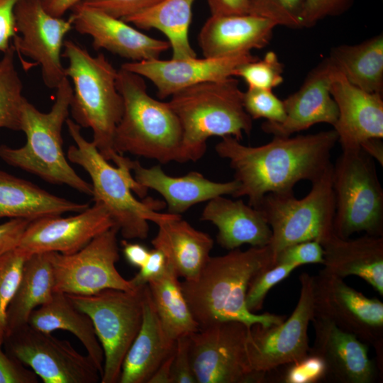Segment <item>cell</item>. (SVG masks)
Wrapping results in <instances>:
<instances>
[{"label": "cell", "mask_w": 383, "mask_h": 383, "mask_svg": "<svg viewBox=\"0 0 383 383\" xmlns=\"http://www.w3.org/2000/svg\"><path fill=\"white\" fill-rule=\"evenodd\" d=\"M338 143L332 129L294 137L273 136L262 145L248 146L233 136H225L215 146L227 159L239 187L233 197L246 196L255 208L268 193L294 191L300 181L311 182L332 164L331 155Z\"/></svg>", "instance_id": "obj_1"}, {"label": "cell", "mask_w": 383, "mask_h": 383, "mask_svg": "<svg viewBox=\"0 0 383 383\" xmlns=\"http://www.w3.org/2000/svg\"><path fill=\"white\" fill-rule=\"evenodd\" d=\"M273 267L269 245L235 248L210 257L199 277L181 282L183 294L199 328L223 321H240L248 329L255 323L268 326L282 323L285 316L252 313L246 307L250 282L260 272Z\"/></svg>", "instance_id": "obj_2"}, {"label": "cell", "mask_w": 383, "mask_h": 383, "mask_svg": "<svg viewBox=\"0 0 383 383\" xmlns=\"http://www.w3.org/2000/svg\"><path fill=\"white\" fill-rule=\"evenodd\" d=\"M62 56L68 60L65 74L72 79L70 112L81 128H89L99 153L116 167L132 168L133 160L116 152L113 138L123 112L116 86L118 70L103 53L92 56L77 43L66 40Z\"/></svg>", "instance_id": "obj_3"}, {"label": "cell", "mask_w": 383, "mask_h": 383, "mask_svg": "<svg viewBox=\"0 0 383 383\" xmlns=\"http://www.w3.org/2000/svg\"><path fill=\"white\" fill-rule=\"evenodd\" d=\"M243 91L234 77L209 81L183 89L168 101L182 128L177 162H196L213 136L249 135L252 119L243 106Z\"/></svg>", "instance_id": "obj_4"}, {"label": "cell", "mask_w": 383, "mask_h": 383, "mask_svg": "<svg viewBox=\"0 0 383 383\" xmlns=\"http://www.w3.org/2000/svg\"><path fill=\"white\" fill-rule=\"evenodd\" d=\"M66 124L75 143L68 148V160L81 166L89 174L93 201L104 204L123 238L145 239L149 233L148 221L157 225L180 215L157 212V209L165 206L162 201L150 198L138 200L132 192L143 198L148 189L135 179L131 170L112 166L92 141L84 138L77 123L67 118Z\"/></svg>", "instance_id": "obj_5"}, {"label": "cell", "mask_w": 383, "mask_h": 383, "mask_svg": "<svg viewBox=\"0 0 383 383\" xmlns=\"http://www.w3.org/2000/svg\"><path fill=\"white\" fill-rule=\"evenodd\" d=\"M72 91L65 77L57 87L55 102L47 113L40 111L26 99L22 106L21 131L26 136V143L18 148L0 145V159L45 182L65 184L92 196L91 184L72 169L62 149V129L70 114Z\"/></svg>", "instance_id": "obj_6"}, {"label": "cell", "mask_w": 383, "mask_h": 383, "mask_svg": "<svg viewBox=\"0 0 383 383\" xmlns=\"http://www.w3.org/2000/svg\"><path fill=\"white\" fill-rule=\"evenodd\" d=\"M116 86L123 98V112L114 134L116 152L161 164L177 162L182 128L169 103L152 98L143 77L121 67Z\"/></svg>", "instance_id": "obj_7"}, {"label": "cell", "mask_w": 383, "mask_h": 383, "mask_svg": "<svg viewBox=\"0 0 383 383\" xmlns=\"http://www.w3.org/2000/svg\"><path fill=\"white\" fill-rule=\"evenodd\" d=\"M333 163L311 182L309 192L297 199L294 191L265 194L255 207L271 228L268 245L273 266L286 247L307 240L321 243L334 233L335 200L332 188Z\"/></svg>", "instance_id": "obj_8"}, {"label": "cell", "mask_w": 383, "mask_h": 383, "mask_svg": "<svg viewBox=\"0 0 383 383\" xmlns=\"http://www.w3.org/2000/svg\"><path fill=\"white\" fill-rule=\"evenodd\" d=\"M332 188L336 235L383 236V189L372 157L360 148L342 150L333 164Z\"/></svg>", "instance_id": "obj_9"}, {"label": "cell", "mask_w": 383, "mask_h": 383, "mask_svg": "<svg viewBox=\"0 0 383 383\" xmlns=\"http://www.w3.org/2000/svg\"><path fill=\"white\" fill-rule=\"evenodd\" d=\"M145 285L131 291L107 289L91 295L66 294L94 325L104 357L101 383L119 382L124 357L142 324Z\"/></svg>", "instance_id": "obj_10"}, {"label": "cell", "mask_w": 383, "mask_h": 383, "mask_svg": "<svg viewBox=\"0 0 383 383\" xmlns=\"http://www.w3.org/2000/svg\"><path fill=\"white\" fill-rule=\"evenodd\" d=\"M248 328L240 321L218 322L189 337L196 383H262L267 373L250 368L246 354Z\"/></svg>", "instance_id": "obj_11"}, {"label": "cell", "mask_w": 383, "mask_h": 383, "mask_svg": "<svg viewBox=\"0 0 383 383\" xmlns=\"http://www.w3.org/2000/svg\"><path fill=\"white\" fill-rule=\"evenodd\" d=\"M118 232L113 226L72 254L47 252L52 268L55 292L91 295L107 289H135L131 279L122 277L116 267L119 260Z\"/></svg>", "instance_id": "obj_12"}, {"label": "cell", "mask_w": 383, "mask_h": 383, "mask_svg": "<svg viewBox=\"0 0 383 383\" xmlns=\"http://www.w3.org/2000/svg\"><path fill=\"white\" fill-rule=\"evenodd\" d=\"M300 294L291 316L268 326L253 324L248 331L246 354L251 370L267 373L296 362L310 350L308 328L314 315V276H299Z\"/></svg>", "instance_id": "obj_13"}, {"label": "cell", "mask_w": 383, "mask_h": 383, "mask_svg": "<svg viewBox=\"0 0 383 383\" xmlns=\"http://www.w3.org/2000/svg\"><path fill=\"white\" fill-rule=\"evenodd\" d=\"M6 353L27 365L44 383H96L101 374L91 358L72 344L28 323L5 337Z\"/></svg>", "instance_id": "obj_14"}, {"label": "cell", "mask_w": 383, "mask_h": 383, "mask_svg": "<svg viewBox=\"0 0 383 383\" xmlns=\"http://www.w3.org/2000/svg\"><path fill=\"white\" fill-rule=\"evenodd\" d=\"M315 313L354 334L376 350V365L383 363V303L368 298L348 285L343 278L324 269L314 276Z\"/></svg>", "instance_id": "obj_15"}, {"label": "cell", "mask_w": 383, "mask_h": 383, "mask_svg": "<svg viewBox=\"0 0 383 383\" xmlns=\"http://www.w3.org/2000/svg\"><path fill=\"white\" fill-rule=\"evenodd\" d=\"M16 53L40 67L45 85L57 89L66 77L61 61L64 38L73 28L70 19L55 17L43 6L42 0H19L14 9Z\"/></svg>", "instance_id": "obj_16"}, {"label": "cell", "mask_w": 383, "mask_h": 383, "mask_svg": "<svg viewBox=\"0 0 383 383\" xmlns=\"http://www.w3.org/2000/svg\"><path fill=\"white\" fill-rule=\"evenodd\" d=\"M115 225L99 201L69 217L52 216L31 221L17 248L27 255L57 252L74 253L93 238Z\"/></svg>", "instance_id": "obj_17"}, {"label": "cell", "mask_w": 383, "mask_h": 383, "mask_svg": "<svg viewBox=\"0 0 383 383\" xmlns=\"http://www.w3.org/2000/svg\"><path fill=\"white\" fill-rule=\"evenodd\" d=\"M257 58L251 52L224 57L158 58L128 62L121 67L149 79L155 86L158 97L165 99L197 84L234 77L240 65Z\"/></svg>", "instance_id": "obj_18"}, {"label": "cell", "mask_w": 383, "mask_h": 383, "mask_svg": "<svg viewBox=\"0 0 383 383\" xmlns=\"http://www.w3.org/2000/svg\"><path fill=\"white\" fill-rule=\"evenodd\" d=\"M336 69L328 57L306 75L299 89L283 100L286 112L281 123L265 121L262 130L273 136L289 137L318 123H335L338 111L330 87Z\"/></svg>", "instance_id": "obj_19"}, {"label": "cell", "mask_w": 383, "mask_h": 383, "mask_svg": "<svg viewBox=\"0 0 383 383\" xmlns=\"http://www.w3.org/2000/svg\"><path fill=\"white\" fill-rule=\"evenodd\" d=\"M311 322L315 338L309 353L323 360L324 380L338 383H371L375 380L377 367L370 358L367 344L315 311Z\"/></svg>", "instance_id": "obj_20"}, {"label": "cell", "mask_w": 383, "mask_h": 383, "mask_svg": "<svg viewBox=\"0 0 383 383\" xmlns=\"http://www.w3.org/2000/svg\"><path fill=\"white\" fill-rule=\"evenodd\" d=\"M69 19L73 28L92 39L94 50L104 49L115 55L139 62L158 59L170 48L168 41L150 37L122 19L77 4Z\"/></svg>", "instance_id": "obj_21"}, {"label": "cell", "mask_w": 383, "mask_h": 383, "mask_svg": "<svg viewBox=\"0 0 383 383\" xmlns=\"http://www.w3.org/2000/svg\"><path fill=\"white\" fill-rule=\"evenodd\" d=\"M338 111L333 130L342 150L360 148L371 138H383L382 94L350 84L337 70L330 87Z\"/></svg>", "instance_id": "obj_22"}, {"label": "cell", "mask_w": 383, "mask_h": 383, "mask_svg": "<svg viewBox=\"0 0 383 383\" xmlns=\"http://www.w3.org/2000/svg\"><path fill=\"white\" fill-rule=\"evenodd\" d=\"M277 25L256 15H211L198 35L205 57H224L267 46Z\"/></svg>", "instance_id": "obj_23"}, {"label": "cell", "mask_w": 383, "mask_h": 383, "mask_svg": "<svg viewBox=\"0 0 383 383\" xmlns=\"http://www.w3.org/2000/svg\"><path fill=\"white\" fill-rule=\"evenodd\" d=\"M132 171L135 179L141 186L152 189L163 196L169 213L173 214L184 213L195 204L218 196H233L239 187L235 179L216 182L198 172H190L182 177H171L160 165L145 167L138 160H133Z\"/></svg>", "instance_id": "obj_24"}, {"label": "cell", "mask_w": 383, "mask_h": 383, "mask_svg": "<svg viewBox=\"0 0 383 383\" xmlns=\"http://www.w3.org/2000/svg\"><path fill=\"white\" fill-rule=\"evenodd\" d=\"M321 244L325 270L343 279L357 276L383 296V236L344 239L333 233Z\"/></svg>", "instance_id": "obj_25"}, {"label": "cell", "mask_w": 383, "mask_h": 383, "mask_svg": "<svg viewBox=\"0 0 383 383\" xmlns=\"http://www.w3.org/2000/svg\"><path fill=\"white\" fill-rule=\"evenodd\" d=\"M201 219L217 227V243L226 250L245 244L264 247L270 243L271 228L260 211L241 199L216 196L207 201Z\"/></svg>", "instance_id": "obj_26"}, {"label": "cell", "mask_w": 383, "mask_h": 383, "mask_svg": "<svg viewBox=\"0 0 383 383\" xmlns=\"http://www.w3.org/2000/svg\"><path fill=\"white\" fill-rule=\"evenodd\" d=\"M176 340L163 330L145 285L140 328L128 349L121 367L119 383H148L159 366L175 349Z\"/></svg>", "instance_id": "obj_27"}, {"label": "cell", "mask_w": 383, "mask_h": 383, "mask_svg": "<svg viewBox=\"0 0 383 383\" xmlns=\"http://www.w3.org/2000/svg\"><path fill=\"white\" fill-rule=\"evenodd\" d=\"M157 226V233L151 240L153 248L164 253L179 277L196 279L211 257L212 238L193 228L181 215Z\"/></svg>", "instance_id": "obj_28"}, {"label": "cell", "mask_w": 383, "mask_h": 383, "mask_svg": "<svg viewBox=\"0 0 383 383\" xmlns=\"http://www.w3.org/2000/svg\"><path fill=\"white\" fill-rule=\"evenodd\" d=\"M89 206L55 196L38 185L0 170V218H40L79 213Z\"/></svg>", "instance_id": "obj_29"}, {"label": "cell", "mask_w": 383, "mask_h": 383, "mask_svg": "<svg viewBox=\"0 0 383 383\" xmlns=\"http://www.w3.org/2000/svg\"><path fill=\"white\" fill-rule=\"evenodd\" d=\"M28 324L45 333L63 330L72 333L84 345L102 374L104 352L92 321L87 313L74 306L66 294L55 292L47 303L32 312Z\"/></svg>", "instance_id": "obj_30"}, {"label": "cell", "mask_w": 383, "mask_h": 383, "mask_svg": "<svg viewBox=\"0 0 383 383\" xmlns=\"http://www.w3.org/2000/svg\"><path fill=\"white\" fill-rule=\"evenodd\" d=\"M54 293L52 268L47 252L30 255L7 309L6 336L28 324L32 312L47 303Z\"/></svg>", "instance_id": "obj_31"}, {"label": "cell", "mask_w": 383, "mask_h": 383, "mask_svg": "<svg viewBox=\"0 0 383 383\" xmlns=\"http://www.w3.org/2000/svg\"><path fill=\"white\" fill-rule=\"evenodd\" d=\"M328 58L353 85L368 92L382 94V33L355 45L336 46Z\"/></svg>", "instance_id": "obj_32"}, {"label": "cell", "mask_w": 383, "mask_h": 383, "mask_svg": "<svg viewBox=\"0 0 383 383\" xmlns=\"http://www.w3.org/2000/svg\"><path fill=\"white\" fill-rule=\"evenodd\" d=\"M196 0H162L152 7L122 20L140 29H157L167 38L172 59L196 57L189 40L192 6Z\"/></svg>", "instance_id": "obj_33"}, {"label": "cell", "mask_w": 383, "mask_h": 383, "mask_svg": "<svg viewBox=\"0 0 383 383\" xmlns=\"http://www.w3.org/2000/svg\"><path fill=\"white\" fill-rule=\"evenodd\" d=\"M147 284L162 327L171 339L176 340L199 331L179 277L168 263L164 273Z\"/></svg>", "instance_id": "obj_34"}, {"label": "cell", "mask_w": 383, "mask_h": 383, "mask_svg": "<svg viewBox=\"0 0 383 383\" xmlns=\"http://www.w3.org/2000/svg\"><path fill=\"white\" fill-rule=\"evenodd\" d=\"M11 44L0 59V128L21 131L23 83L16 69Z\"/></svg>", "instance_id": "obj_35"}, {"label": "cell", "mask_w": 383, "mask_h": 383, "mask_svg": "<svg viewBox=\"0 0 383 383\" xmlns=\"http://www.w3.org/2000/svg\"><path fill=\"white\" fill-rule=\"evenodd\" d=\"M29 255L16 248L0 257V346L6 332V313L19 283L23 264Z\"/></svg>", "instance_id": "obj_36"}, {"label": "cell", "mask_w": 383, "mask_h": 383, "mask_svg": "<svg viewBox=\"0 0 383 383\" xmlns=\"http://www.w3.org/2000/svg\"><path fill=\"white\" fill-rule=\"evenodd\" d=\"M284 65L274 51H268L264 57L240 65L234 77H241L248 89L272 90L282 84Z\"/></svg>", "instance_id": "obj_37"}, {"label": "cell", "mask_w": 383, "mask_h": 383, "mask_svg": "<svg viewBox=\"0 0 383 383\" xmlns=\"http://www.w3.org/2000/svg\"><path fill=\"white\" fill-rule=\"evenodd\" d=\"M306 0H248V13L261 16L277 26L302 28Z\"/></svg>", "instance_id": "obj_38"}, {"label": "cell", "mask_w": 383, "mask_h": 383, "mask_svg": "<svg viewBox=\"0 0 383 383\" xmlns=\"http://www.w3.org/2000/svg\"><path fill=\"white\" fill-rule=\"evenodd\" d=\"M298 267L294 264H281L257 273L250 282L246 293L245 304L248 311L256 313L261 310L269 291Z\"/></svg>", "instance_id": "obj_39"}, {"label": "cell", "mask_w": 383, "mask_h": 383, "mask_svg": "<svg viewBox=\"0 0 383 383\" xmlns=\"http://www.w3.org/2000/svg\"><path fill=\"white\" fill-rule=\"evenodd\" d=\"M243 106L252 119L264 118L267 122L281 123L286 116L283 100L272 90L248 89L243 92Z\"/></svg>", "instance_id": "obj_40"}, {"label": "cell", "mask_w": 383, "mask_h": 383, "mask_svg": "<svg viewBox=\"0 0 383 383\" xmlns=\"http://www.w3.org/2000/svg\"><path fill=\"white\" fill-rule=\"evenodd\" d=\"M280 377L284 383H316L325 379L326 364L319 356L309 353L303 358L280 366Z\"/></svg>", "instance_id": "obj_41"}, {"label": "cell", "mask_w": 383, "mask_h": 383, "mask_svg": "<svg viewBox=\"0 0 383 383\" xmlns=\"http://www.w3.org/2000/svg\"><path fill=\"white\" fill-rule=\"evenodd\" d=\"M323 249L316 240H307L289 245L276 256L274 265L294 264L300 267L304 264L323 265Z\"/></svg>", "instance_id": "obj_42"}, {"label": "cell", "mask_w": 383, "mask_h": 383, "mask_svg": "<svg viewBox=\"0 0 383 383\" xmlns=\"http://www.w3.org/2000/svg\"><path fill=\"white\" fill-rule=\"evenodd\" d=\"M162 0H82V5L116 18L123 19L142 12Z\"/></svg>", "instance_id": "obj_43"}, {"label": "cell", "mask_w": 383, "mask_h": 383, "mask_svg": "<svg viewBox=\"0 0 383 383\" xmlns=\"http://www.w3.org/2000/svg\"><path fill=\"white\" fill-rule=\"evenodd\" d=\"M354 0H306L302 13V28L313 26L328 16L346 11Z\"/></svg>", "instance_id": "obj_44"}, {"label": "cell", "mask_w": 383, "mask_h": 383, "mask_svg": "<svg viewBox=\"0 0 383 383\" xmlns=\"http://www.w3.org/2000/svg\"><path fill=\"white\" fill-rule=\"evenodd\" d=\"M189 345V336L176 340L171 367L172 383H196L191 363Z\"/></svg>", "instance_id": "obj_45"}, {"label": "cell", "mask_w": 383, "mask_h": 383, "mask_svg": "<svg viewBox=\"0 0 383 383\" xmlns=\"http://www.w3.org/2000/svg\"><path fill=\"white\" fill-rule=\"evenodd\" d=\"M38 377L0 346V383H37Z\"/></svg>", "instance_id": "obj_46"}, {"label": "cell", "mask_w": 383, "mask_h": 383, "mask_svg": "<svg viewBox=\"0 0 383 383\" xmlns=\"http://www.w3.org/2000/svg\"><path fill=\"white\" fill-rule=\"evenodd\" d=\"M167 261L164 253L156 248L150 250L148 257L139 268V272L131 279L136 287L147 284L164 273Z\"/></svg>", "instance_id": "obj_47"}, {"label": "cell", "mask_w": 383, "mask_h": 383, "mask_svg": "<svg viewBox=\"0 0 383 383\" xmlns=\"http://www.w3.org/2000/svg\"><path fill=\"white\" fill-rule=\"evenodd\" d=\"M19 0H0V52L4 53L16 35L14 9Z\"/></svg>", "instance_id": "obj_48"}, {"label": "cell", "mask_w": 383, "mask_h": 383, "mask_svg": "<svg viewBox=\"0 0 383 383\" xmlns=\"http://www.w3.org/2000/svg\"><path fill=\"white\" fill-rule=\"evenodd\" d=\"M30 221L24 218H10L0 224V257L18 247Z\"/></svg>", "instance_id": "obj_49"}, {"label": "cell", "mask_w": 383, "mask_h": 383, "mask_svg": "<svg viewBox=\"0 0 383 383\" xmlns=\"http://www.w3.org/2000/svg\"><path fill=\"white\" fill-rule=\"evenodd\" d=\"M211 15L248 13V0H207Z\"/></svg>", "instance_id": "obj_50"}, {"label": "cell", "mask_w": 383, "mask_h": 383, "mask_svg": "<svg viewBox=\"0 0 383 383\" xmlns=\"http://www.w3.org/2000/svg\"><path fill=\"white\" fill-rule=\"evenodd\" d=\"M123 252L126 260L133 266L140 268L146 261L150 250L138 243L123 240Z\"/></svg>", "instance_id": "obj_51"}, {"label": "cell", "mask_w": 383, "mask_h": 383, "mask_svg": "<svg viewBox=\"0 0 383 383\" xmlns=\"http://www.w3.org/2000/svg\"><path fill=\"white\" fill-rule=\"evenodd\" d=\"M82 0H42L45 10L55 17H62L69 10Z\"/></svg>", "instance_id": "obj_52"}, {"label": "cell", "mask_w": 383, "mask_h": 383, "mask_svg": "<svg viewBox=\"0 0 383 383\" xmlns=\"http://www.w3.org/2000/svg\"><path fill=\"white\" fill-rule=\"evenodd\" d=\"M360 148L383 165V143L381 138H371L360 145Z\"/></svg>", "instance_id": "obj_53"}, {"label": "cell", "mask_w": 383, "mask_h": 383, "mask_svg": "<svg viewBox=\"0 0 383 383\" xmlns=\"http://www.w3.org/2000/svg\"><path fill=\"white\" fill-rule=\"evenodd\" d=\"M174 352L159 366L148 383H172L171 367Z\"/></svg>", "instance_id": "obj_54"}]
</instances>
